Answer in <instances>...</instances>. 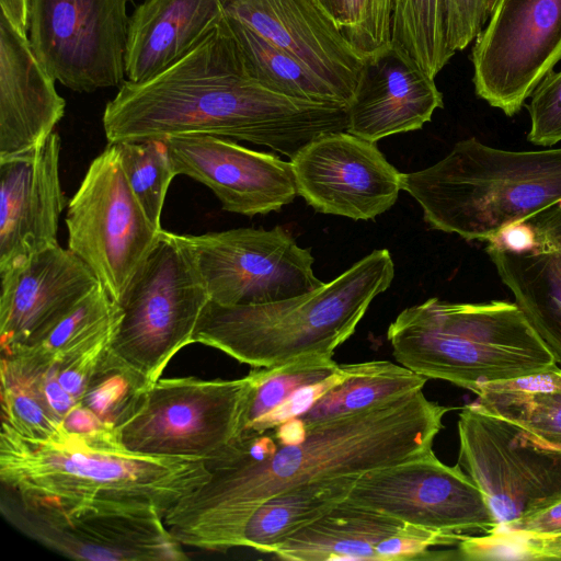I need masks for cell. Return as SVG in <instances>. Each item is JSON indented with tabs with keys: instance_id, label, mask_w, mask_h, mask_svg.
Listing matches in <instances>:
<instances>
[{
	"instance_id": "23",
	"label": "cell",
	"mask_w": 561,
	"mask_h": 561,
	"mask_svg": "<svg viewBox=\"0 0 561 561\" xmlns=\"http://www.w3.org/2000/svg\"><path fill=\"white\" fill-rule=\"evenodd\" d=\"M443 106L435 80L391 46L367 60L347 108L346 131L376 142L421 129Z\"/></svg>"
},
{
	"instance_id": "28",
	"label": "cell",
	"mask_w": 561,
	"mask_h": 561,
	"mask_svg": "<svg viewBox=\"0 0 561 561\" xmlns=\"http://www.w3.org/2000/svg\"><path fill=\"white\" fill-rule=\"evenodd\" d=\"M122 309L99 283L87 296L13 355L38 364H49L100 339L114 335Z\"/></svg>"
},
{
	"instance_id": "41",
	"label": "cell",
	"mask_w": 561,
	"mask_h": 561,
	"mask_svg": "<svg viewBox=\"0 0 561 561\" xmlns=\"http://www.w3.org/2000/svg\"><path fill=\"white\" fill-rule=\"evenodd\" d=\"M490 540L561 538V500L483 535Z\"/></svg>"
},
{
	"instance_id": "1",
	"label": "cell",
	"mask_w": 561,
	"mask_h": 561,
	"mask_svg": "<svg viewBox=\"0 0 561 561\" xmlns=\"http://www.w3.org/2000/svg\"><path fill=\"white\" fill-rule=\"evenodd\" d=\"M449 408L423 389L386 403L306 426L302 442L254 458L239 438L205 460L208 480L164 516L183 546L210 551L238 547L251 514L270 497L317 480L360 476L433 448Z\"/></svg>"
},
{
	"instance_id": "40",
	"label": "cell",
	"mask_w": 561,
	"mask_h": 561,
	"mask_svg": "<svg viewBox=\"0 0 561 561\" xmlns=\"http://www.w3.org/2000/svg\"><path fill=\"white\" fill-rule=\"evenodd\" d=\"M490 16L488 0H447V38L456 53L465 49Z\"/></svg>"
},
{
	"instance_id": "21",
	"label": "cell",
	"mask_w": 561,
	"mask_h": 561,
	"mask_svg": "<svg viewBox=\"0 0 561 561\" xmlns=\"http://www.w3.org/2000/svg\"><path fill=\"white\" fill-rule=\"evenodd\" d=\"M28 37L0 16V160L32 153L54 133L66 102Z\"/></svg>"
},
{
	"instance_id": "35",
	"label": "cell",
	"mask_w": 561,
	"mask_h": 561,
	"mask_svg": "<svg viewBox=\"0 0 561 561\" xmlns=\"http://www.w3.org/2000/svg\"><path fill=\"white\" fill-rule=\"evenodd\" d=\"M145 383L106 352L79 403L110 428H116L138 402Z\"/></svg>"
},
{
	"instance_id": "15",
	"label": "cell",
	"mask_w": 561,
	"mask_h": 561,
	"mask_svg": "<svg viewBox=\"0 0 561 561\" xmlns=\"http://www.w3.org/2000/svg\"><path fill=\"white\" fill-rule=\"evenodd\" d=\"M345 501L445 533L488 535L497 528L480 488L458 463H443L433 449L360 474Z\"/></svg>"
},
{
	"instance_id": "43",
	"label": "cell",
	"mask_w": 561,
	"mask_h": 561,
	"mask_svg": "<svg viewBox=\"0 0 561 561\" xmlns=\"http://www.w3.org/2000/svg\"><path fill=\"white\" fill-rule=\"evenodd\" d=\"M1 15L15 30L27 36L28 33V0H0Z\"/></svg>"
},
{
	"instance_id": "24",
	"label": "cell",
	"mask_w": 561,
	"mask_h": 561,
	"mask_svg": "<svg viewBox=\"0 0 561 561\" xmlns=\"http://www.w3.org/2000/svg\"><path fill=\"white\" fill-rule=\"evenodd\" d=\"M225 14L221 0H145L129 18L127 80L145 81L179 61Z\"/></svg>"
},
{
	"instance_id": "27",
	"label": "cell",
	"mask_w": 561,
	"mask_h": 561,
	"mask_svg": "<svg viewBox=\"0 0 561 561\" xmlns=\"http://www.w3.org/2000/svg\"><path fill=\"white\" fill-rule=\"evenodd\" d=\"M473 392L485 412L505 420L534 438L561 448V368L488 382Z\"/></svg>"
},
{
	"instance_id": "3",
	"label": "cell",
	"mask_w": 561,
	"mask_h": 561,
	"mask_svg": "<svg viewBox=\"0 0 561 561\" xmlns=\"http://www.w3.org/2000/svg\"><path fill=\"white\" fill-rule=\"evenodd\" d=\"M209 478L205 460L127 449L116 430L72 433L64 425L45 439L22 436L2 422L1 486L68 505L154 508L164 516Z\"/></svg>"
},
{
	"instance_id": "39",
	"label": "cell",
	"mask_w": 561,
	"mask_h": 561,
	"mask_svg": "<svg viewBox=\"0 0 561 561\" xmlns=\"http://www.w3.org/2000/svg\"><path fill=\"white\" fill-rule=\"evenodd\" d=\"M113 337L108 335L100 339L50 363L54 377L77 403L108 351Z\"/></svg>"
},
{
	"instance_id": "25",
	"label": "cell",
	"mask_w": 561,
	"mask_h": 561,
	"mask_svg": "<svg viewBox=\"0 0 561 561\" xmlns=\"http://www.w3.org/2000/svg\"><path fill=\"white\" fill-rule=\"evenodd\" d=\"M408 523L345 500L278 545L272 554L290 561H376V547Z\"/></svg>"
},
{
	"instance_id": "18",
	"label": "cell",
	"mask_w": 561,
	"mask_h": 561,
	"mask_svg": "<svg viewBox=\"0 0 561 561\" xmlns=\"http://www.w3.org/2000/svg\"><path fill=\"white\" fill-rule=\"evenodd\" d=\"M0 278L2 355L33 341L100 283L79 256L59 244L11 264Z\"/></svg>"
},
{
	"instance_id": "36",
	"label": "cell",
	"mask_w": 561,
	"mask_h": 561,
	"mask_svg": "<svg viewBox=\"0 0 561 561\" xmlns=\"http://www.w3.org/2000/svg\"><path fill=\"white\" fill-rule=\"evenodd\" d=\"M2 422L33 439H45L62 425L26 377L1 364Z\"/></svg>"
},
{
	"instance_id": "10",
	"label": "cell",
	"mask_w": 561,
	"mask_h": 561,
	"mask_svg": "<svg viewBox=\"0 0 561 561\" xmlns=\"http://www.w3.org/2000/svg\"><path fill=\"white\" fill-rule=\"evenodd\" d=\"M65 221L68 249L119 304L161 229L151 224L133 193L116 145H108L91 162L68 203Z\"/></svg>"
},
{
	"instance_id": "12",
	"label": "cell",
	"mask_w": 561,
	"mask_h": 561,
	"mask_svg": "<svg viewBox=\"0 0 561 561\" xmlns=\"http://www.w3.org/2000/svg\"><path fill=\"white\" fill-rule=\"evenodd\" d=\"M128 0H28V41L49 75L76 92L126 80Z\"/></svg>"
},
{
	"instance_id": "13",
	"label": "cell",
	"mask_w": 561,
	"mask_h": 561,
	"mask_svg": "<svg viewBox=\"0 0 561 561\" xmlns=\"http://www.w3.org/2000/svg\"><path fill=\"white\" fill-rule=\"evenodd\" d=\"M195 256L210 301L261 305L293 298L323 285L313 256L283 227L237 228L183 234Z\"/></svg>"
},
{
	"instance_id": "19",
	"label": "cell",
	"mask_w": 561,
	"mask_h": 561,
	"mask_svg": "<svg viewBox=\"0 0 561 561\" xmlns=\"http://www.w3.org/2000/svg\"><path fill=\"white\" fill-rule=\"evenodd\" d=\"M245 24L328 83L350 106L367 62L307 0H221Z\"/></svg>"
},
{
	"instance_id": "32",
	"label": "cell",
	"mask_w": 561,
	"mask_h": 561,
	"mask_svg": "<svg viewBox=\"0 0 561 561\" xmlns=\"http://www.w3.org/2000/svg\"><path fill=\"white\" fill-rule=\"evenodd\" d=\"M366 60L391 47L397 0H307Z\"/></svg>"
},
{
	"instance_id": "31",
	"label": "cell",
	"mask_w": 561,
	"mask_h": 561,
	"mask_svg": "<svg viewBox=\"0 0 561 561\" xmlns=\"http://www.w3.org/2000/svg\"><path fill=\"white\" fill-rule=\"evenodd\" d=\"M391 46L435 79L455 54L447 38V0H397Z\"/></svg>"
},
{
	"instance_id": "44",
	"label": "cell",
	"mask_w": 561,
	"mask_h": 561,
	"mask_svg": "<svg viewBox=\"0 0 561 561\" xmlns=\"http://www.w3.org/2000/svg\"><path fill=\"white\" fill-rule=\"evenodd\" d=\"M273 432L279 445L298 444L307 434L306 425L298 417L279 424Z\"/></svg>"
},
{
	"instance_id": "16",
	"label": "cell",
	"mask_w": 561,
	"mask_h": 561,
	"mask_svg": "<svg viewBox=\"0 0 561 561\" xmlns=\"http://www.w3.org/2000/svg\"><path fill=\"white\" fill-rule=\"evenodd\" d=\"M297 193L316 211L368 220L390 209L399 172L376 142L346 130L323 134L290 158Z\"/></svg>"
},
{
	"instance_id": "38",
	"label": "cell",
	"mask_w": 561,
	"mask_h": 561,
	"mask_svg": "<svg viewBox=\"0 0 561 561\" xmlns=\"http://www.w3.org/2000/svg\"><path fill=\"white\" fill-rule=\"evenodd\" d=\"M530 128L528 141L552 146L561 141V70L550 71L536 87L527 105Z\"/></svg>"
},
{
	"instance_id": "46",
	"label": "cell",
	"mask_w": 561,
	"mask_h": 561,
	"mask_svg": "<svg viewBox=\"0 0 561 561\" xmlns=\"http://www.w3.org/2000/svg\"><path fill=\"white\" fill-rule=\"evenodd\" d=\"M561 539V538H560Z\"/></svg>"
},
{
	"instance_id": "6",
	"label": "cell",
	"mask_w": 561,
	"mask_h": 561,
	"mask_svg": "<svg viewBox=\"0 0 561 561\" xmlns=\"http://www.w3.org/2000/svg\"><path fill=\"white\" fill-rule=\"evenodd\" d=\"M392 355L427 379L473 390L557 363L515 302L430 298L401 311L387 331Z\"/></svg>"
},
{
	"instance_id": "8",
	"label": "cell",
	"mask_w": 561,
	"mask_h": 561,
	"mask_svg": "<svg viewBox=\"0 0 561 561\" xmlns=\"http://www.w3.org/2000/svg\"><path fill=\"white\" fill-rule=\"evenodd\" d=\"M252 385L250 373L231 380L160 378L115 428L117 437L131 451L208 460L240 438Z\"/></svg>"
},
{
	"instance_id": "4",
	"label": "cell",
	"mask_w": 561,
	"mask_h": 561,
	"mask_svg": "<svg viewBox=\"0 0 561 561\" xmlns=\"http://www.w3.org/2000/svg\"><path fill=\"white\" fill-rule=\"evenodd\" d=\"M394 265L375 250L319 288L279 301L224 306L208 301L193 343L215 347L253 368L309 357H332L355 332L375 297L387 290Z\"/></svg>"
},
{
	"instance_id": "37",
	"label": "cell",
	"mask_w": 561,
	"mask_h": 561,
	"mask_svg": "<svg viewBox=\"0 0 561 561\" xmlns=\"http://www.w3.org/2000/svg\"><path fill=\"white\" fill-rule=\"evenodd\" d=\"M366 365L367 362L340 365L339 368L327 378L297 390L284 402L256 420L240 437L263 434L286 421L300 416L311 409L329 390L342 383L347 378L360 373Z\"/></svg>"
},
{
	"instance_id": "17",
	"label": "cell",
	"mask_w": 561,
	"mask_h": 561,
	"mask_svg": "<svg viewBox=\"0 0 561 561\" xmlns=\"http://www.w3.org/2000/svg\"><path fill=\"white\" fill-rule=\"evenodd\" d=\"M164 140L176 175L184 174L206 185L227 211L250 217L266 215L280 210L298 195L290 161L275 154L211 135Z\"/></svg>"
},
{
	"instance_id": "29",
	"label": "cell",
	"mask_w": 561,
	"mask_h": 561,
	"mask_svg": "<svg viewBox=\"0 0 561 561\" xmlns=\"http://www.w3.org/2000/svg\"><path fill=\"white\" fill-rule=\"evenodd\" d=\"M427 378L388 360H369L358 374L329 390L298 419L306 425L333 419L423 389Z\"/></svg>"
},
{
	"instance_id": "14",
	"label": "cell",
	"mask_w": 561,
	"mask_h": 561,
	"mask_svg": "<svg viewBox=\"0 0 561 561\" xmlns=\"http://www.w3.org/2000/svg\"><path fill=\"white\" fill-rule=\"evenodd\" d=\"M471 51L476 94L513 116L561 59V0H496Z\"/></svg>"
},
{
	"instance_id": "42",
	"label": "cell",
	"mask_w": 561,
	"mask_h": 561,
	"mask_svg": "<svg viewBox=\"0 0 561 561\" xmlns=\"http://www.w3.org/2000/svg\"><path fill=\"white\" fill-rule=\"evenodd\" d=\"M62 425L72 433H89L106 427L93 412L79 402L62 419Z\"/></svg>"
},
{
	"instance_id": "20",
	"label": "cell",
	"mask_w": 561,
	"mask_h": 561,
	"mask_svg": "<svg viewBox=\"0 0 561 561\" xmlns=\"http://www.w3.org/2000/svg\"><path fill=\"white\" fill-rule=\"evenodd\" d=\"M60 138L34 152L0 160V271L58 244L66 197L59 179Z\"/></svg>"
},
{
	"instance_id": "22",
	"label": "cell",
	"mask_w": 561,
	"mask_h": 561,
	"mask_svg": "<svg viewBox=\"0 0 561 561\" xmlns=\"http://www.w3.org/2000/svg\"><path fill=\"white\" fill-rule=\"evenodd\" d=\"M526 243L507 249L485 248L515 304L561 364V203L528 218Z\"/></svg>"
},
{
	"instance_id": "26",
	"label": "cell",
	"mask_w": 561,
	"mask_h": 561,
	"mask_svg": "<svg viewBox=\"0 0 561 561\" xmlns=\"http://www.w3.org/2000/svg\"><path fill=\"white\" fill-rule=\"evenodd\" d=\"M358 477L317 480L270 497L248 518L238 547L272 554L285 539L346 500Z\"/></svg>"
},
{
	"instance_id": "5",
	"label": "cell",
	"mask_w": 561,
	"mask_h": 561,
	"mask_svg": "<svg viewBox=\"0 0 561 561\" xmlns=\"http://www.w3.org/2000/svg\"><path fill=\"white\" fill-rule=\"evenodd\" d=\"M401 190L436 230L488 241L561 203V147L512 151L470 137L435 164L401 173Z\"/></svg>"
},
{
	"instance_id": "34",
	"label": "cell",
	"mask_w": 561,
	"mask_h": 561,
	"mask_svg": "<svg viewBox=\"0 0 561 561\" xmlns=\"http://www.w3.org/2000/svg\"><path fill=\"white\" fill-rule=\"evenodd\" d=\"M339 366L340 364L332 357L319 356L302 358L277 367L251 370L253 385L243 416L241 434L297 390L327 378Z\"/></svg>"
},
{
	"instance_id": "9",
	"label": "cell",
	"mask_w": 561,
	"mask_h": 561,
	"mask_svg": "<svg viewBox=\"0 0 561 561\" xmlns=\"http://www.w3.org/2000/svg\"><path fill=\"white\" fill-rule=\"evenodd\" d=\"M0 512L24 536L67 558L89 561H182L187 556L161 513L68 505L1 486Z\"/></svg>"
},
{
	"instance_id": "30",
	"label": "cell",
	"mask_w": 561,
	"mask_h": 561,
	"mask_svg": "<svg viewBox=\"0 0 561 561\" xmlns=\"http://www.w3.org/2000/svg\"><path fill=\"white\" fill-rule=\"evenodd\" d=\"M227 18L253 76L263 85L288 96L339 104L348 108L328 83L309 71L297 59L267 42L240 21L228 15Z\"/></svg>"
},
{
	"instance_id": "45",
	"label": "cell",
	"mask_w": 561,
	"mask_h": 561,
	"mask_svg": "<svg viewBox=\"0 0 561 561\" xmlns=\"http://www.w3.org/2000/svg\"><path fill=\"white\" fill-rule=\"evenodd\" d=\"M495 1H496V0H488V2H489V7H490V14H491V11H492V8H493V5H494Z\"/></svg>"
},
{
	"instance_id": "2",
	"label": "cell",
	"mask_w": 561,
	"mask_h": 561,
	"mask_svg": "<svg viewBox=\"0 0 561 561\" xmlns=\"http://www.w3.org/2000/svg\"><path fill=\"white\" fill-rule=\"evenodd\" d=\"M102 121L108 145L211 135L265 146L290 159L310 140L346 130L347 107L263 85L225 14L172 66L141 82L126 80Z\"/></svg>"
},
{
	"instance_id": "11",
	"label": "cell",
	"mask_w": 561,
	"mask_h": 561,
	"mask_svg": "<svg viewBox=\"0 0 561 561\" xmlns=\"http://www.w3.org/2000/svg\"><path fill=\"white\" fill-rule=\"evenodd\" d=\"M458 437V465L486 497L497 527L561 500V448L476 402L461 409Z\"/></svg>"
},
{
	"instance_id": "7",
	"label": "cell",
	"mask_w": 561,
	"mask_h": 561,
	"mask_svg": "<svg viewBox=\"0 0 561 561\" xmlns=\"http://www.w3.org/2000/svg\"><path fill=\"white\" fill-rule=\"evenodd\" d=\"M209 300L184 236L161 229L119 301L122 318L110 356L150 387L171 358L193 343Z\"/></svg>"
},
{
	"instance_id": "33",
	"label": "cell",
	"mask_w": 561,
	"mask_h": 561,
	"mask_svg": "<svg viewBox=\"0 0 561 561\" xmlns=\"http://www.w3.org/2000/svg\"><path fill=\"white\" fill-rule=\"evenodd\" d=\"M127 182L151 224L162 229L161 213L169 185L176 175L164 139L116 145Z\"/></svg>"
}]
</instances>
